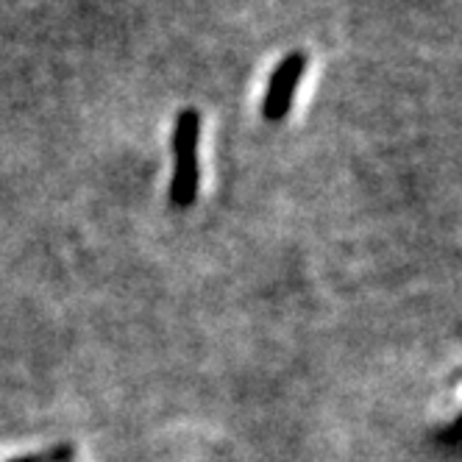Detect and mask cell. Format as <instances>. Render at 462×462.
I'll list each match as a JSON object with an SVG mask.
<instances>
[{"instance_id": "6da1fadb", "label": "cell", "mask_w": 462, "mask_h": 462, "mask_svg": "<svg viewBox=\"0 0 462 462\" xmlns=\"http://www.w3.org/2000/svg\"><path fill=\"white\" fill-rule=\"evenodd\" d=\"M304 70H307V53H301V51L287 53L276 64L271 84H268V92H265V101H262V117L271 120V123H279L290 115L295 87H299Z\"/></svg>"}, {"instance_id": "7a4b0ae2", "label": "cell", "mask_w": 462, "mask_h": 462, "mask_svg": "<svg viewBox=\"0 0 462 462\" xmlns=\"http://www.w3.org/2000/svg\"><path fill=\"white\" fill-rule=\"evenodd\" d=\"M198 184H201V164H198V153L176 156V171L171 179V204L176 209H187L198 198Z\"/></svg>"}, {"instance_id": "3957f363", "label": "cell", "mask_w": 462, "mask_h": 462, "mask_svg": "<svg viewBox=\"0 0 462 462\" xmlns=\"http://www.w3.org/2000/svg\"><path fill=\"white\" fill-rule=\"evenodd\" d=\"M198 143H201V115L195 109H184L173 131V153L176 156L198 153Z\"/></svg>"}, {"instance_id": "277c9868", "label": "cell", "mask_w": 462, "mask_h": 462, "mask_svg": "<svg viewBox=\"0 0 462 462\" xmlns=\"http://www.w3.org/2000/svg\"><path fill=\"white\" fill-rule=\"evenodd\" d=\"M76 448L73 446H53L48 451H37V454H25V457H14L9 462H73Z\"/></svg>"}]
</instances>
